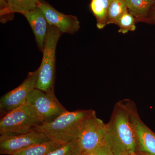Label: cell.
I'll return each instance as SVG.
<instances>
[{
    "label": "cell",
    "instance_id": "obj_1",
    "mask_svg": "<svg viewBox=\"0 0 155 155\" xmlns=\"http://www.w3.org/2000/svg\"><path fill=\"white\" fill-rule=\"evenodd\" d=\"M128 100L116 103L107 123L104 144L114 155H130L138 152Z\"/></svg>",
    "mask_w": 155,
    "mask_h": 155
},
{
    "label": "cell",
    "instance_id": "obj_2",
    "mask_svg": "<svg viewBox=\"0 0 155 155\" xmlns=\"http://www.w3.org/2000/svg\"><path fill=\"white\" fill-rule=\"evenodd\" d=\"M93 110L67 111L52 122L42 123L33 130L41 132L50 140L62 144L76 141Z\"/></svg>",
    "mask_w": 155,
    "mask_h": 155
},
{
    "label": "cell",
    "instance_id": "obj_3",
    "mask_svg": "<svg viewBox=\"0 0 155 155\" xmlns=\"http://www.w3.org/2000/svg\"><path fill=\"white\" fill-rule=\"evenodd\" d=\"M62 33L54 26H49L42 51V60L38 68V78L35 87L45 92L54 93L56 50Z\"/></svg>",
    "mask_w": 155,
    "mask_h": 155
},
{
    "label": "cell",
    "instance_id": "obj_4",
    "mask_svg": "<svg viewBox=\"0 0 155 155\" xmlns=\"http://www.w3.org/2000/svg\"><path fill=\"white\" fill-rule=\"evenodd\" d=\"M41 124L35 111L26 102L3 116L0 120V134L11 136L27 133Z\"/></svg>",
    "mask_w": 155,
    "mask_h": 155
},
{
    "label": "cell",
    "instance_id": "obj_5",
    "mask_svg": "<svg viewBox=\"0 0 155 155\" xmlns=\"http://www.w3.org/2000/svg\"><path fill=\"white\" fill-rule=\"evenodd\" d=\"M26 102L32 108L41 124L52 122L67 111L54 93L45 92L36 88L31 92Z\"/></svg>",
    "mask_w": 155,
    "mask_h": 155
},
{
    "label": "cell",
    "instance_id": "obj_6",
    "mask_svg": "<svg viewBox=\"0 0 155 155\" xmlns=\"http://www.w3.org/2000/svg\"><path fill=\"white\" fill-rule=\"evenodd\" d=\"M107 124L97 116L95 111L87 119L76 140L83 153L91 155L104 145Z\"/></svg>",
    "mask_w": 155,
    "mask_h": 155
},
{
    "label": "cell",
    "instance_id": "obj_7",
    "mask_svg": "<svg viewBox=\"0 0 155 155\" xmlns=\"http://www.w3.org/2000/svg\"><path fill=\"white\" fill-rule=\"evenodd\" d=\"M38 73L39 68L29 72L20 85L1 97L0 111L3 116L26 103L28 95L36 87Z\"/></svg>",
    "mask_w": 155,
    "mask_h": 155
},
{
    "label": "cell",
    "instance_id": "obj_8",
    "mask_svg": "<svg viewBox=\"0 0 155 155\" xmlns=\"http://www.w3.org/2000/svg\"><path fill=\"white\" fill-rule=\"evenodd\" d=\"M50 140L45 134L32 130L24 134L0 137V153L13 155L32 146Z\"/></svg>",
    "mask_w": 155,
    "mask_h": 155
},
{
    "label": "cell",
    "instance_id": "obj_9",
    "mask_svg": "<svg viewBox=\"0 0 155 155\" xmlns=\"http://www.w3.org/2000/svg\"><path fill=\"white\" fill-rule=\"evenodd\" d=\"M130 119L137 143V151L146 155H155V132L143 122L133 101L128 99Z\"/></svg>",
    "mask_w": 155,
    "mask_h": 155
},
{
    "label": "cell",
    "instance_id": "obj_10",
    "mask_svg": "<svg viewBox=\"0 0 155 155\" xmlns=\"http://www.w3.org/2000/svg\"><path fill=\"white\" fill-rule=\"evenodd\" d=\"M38 7L44 14L49 25L58 28L62 33L73 34L79 30L80 23L75 16L59 12L45 2H41Z\"/></svg>",
    "mask_w": 155,
    "mask_h": 155
},
{
    "label": "cell",
    "instance_id": "obj_11",
    "mask_svg": "<svg viewBox=\"0 0 155 155\" xmlns=\"http://www.w3.org/2000/svg\"><path fill=\"white\" fill-rule=\"evenodd\" d=\"M23 15L29 22L39 49L41 51H42L49 26L44 14L38 7Z\"/></svg>",
    "mask_w": 155,
    "mask_h": 155
},
{
    "label": "cell",
    "instance_id": "obj_12",
    "mask_svg": "<svg viewBox=\"0 0 155 155\" xmlns=\"http://www.w3.org/2000/svg\"><path fill=\"white\" fill-rule=\"evenodd\" d=\"M128 11L133 15L137 22H145L150 11L155 5V0H124Z\"/></svg>",
    "mask_w": 155,
    "mask_h": 155
},
{
    "label": "cell",
    "instance_id": "obj_13",
    "mask_svg": "<svg viewBox=\"0 0 155 155\" xmlns=\"http://www.w3.org/2000/svg\"><path fill=\"white\" fill-rule=\"evenodd\" d=\"M112 0H91V9L97 20V26L101 29L107 25L108 9Z\"/></svg>",
    "mask_w": 155,
    "mask_h": 155
},
{
    "label": "cell",
    "instance_id": "obj_14",
    "mask_svg": "<svg viewBox=\"0 0 155 155\" xmlns=\"http://www.w3.org/2000/svg\"><path fill=\"white\" fill-rule=\"evenodd\" d=\"M63 145L50 140L29 147L13 155H47Z\"/></svg>",
    "mask_w": 155,
    "mask_h": 155
},
{
    "label": "cell",
    "instance_id": "obj_15",
    "mask_svg": "<svg viewBox=\"0 0 155 155\" xmlns=\"http://www.w3.org/2000/svg\"><path fill=\"white\" fill-rule=\"evenodd\" d=\"M11 13L22 14L38 7L40 0H4Z\"/></svg>",
    "mask_w": 155,
    "mask_h": 155
},
{
    "label": "cell",
    "instance_id": "obj_16",
    "mask_svg": "<svg viewBox=\"0 0 155 155\" xmlns=\"http://www.w3.org/2000/svg\"><path fill=\"white\" fill-rule=\"evenodd\" d=\"M128 11L124 0H113L108 9L107 25L116 24L123 14Z\"/></svg>",
    "mask_w": 155,
    "mask_h": 155
},
{
    "label": "cell",
    "instance_id": "obj_17",
    "mask_svg": "<svg viewBox=\"0 0 155 155\" xmlns=\"http://www.w3.org/2000/svg\"><path fill=\"white\" fill-rule=\"evenodd\" d=\"M136 22L137 21L135 17L127 11L119 18L116 25L119 27V32L125 34L128 31H135L136 28Z\"/></svg>",
    "mask_w": 155,
    "mask_h": 155
},
{
    "label": "cell",
    "instance_id": "obj_18",
    "mask_svg": "<svg viewBox=\"0 0 155 155\" xmlns=\"http://www.w3.org/2000/svg\"><path fill=\"white\" fill-rule=\"evenodd\" d=\"M47 155H86L81 151L76 141L63 144Z\"/></svg>",
    "mask_w": 155,
    "mask_h": 155
},
{
    "label": "cell",
    "instance_id": "obj_19",
    "mask_svg": "<svg viewBox=\"0 0 155 155\" xmlns=\"http://www.w3.org/2000/svg\"><path fill=\"white\" fill-rule=\"evenodd\" d=\"M91 155H114L111 153L110 151L106 146L103 145L102 146L99 148L94 153Z\"/></svg>",
    "mask_w": 155,
    "mask_h": 155
},
{
    "label": "cell",
    "instance_id": "obj_20",
    "mask_svg": "<svg viewBox=\"0 0 155 155\" xmlns=\"http://www.w3.org/2000/svg\"><path fill=\"white\" fill-rule=\"evenodd\" d=\"M145 22L155 24V5L152 8Z\"/></svg>",
    "mask_w": 155,
    "mask_h": 155
},
{
    "label": "cell",
    "instance_id": "obj_21",
    "mask_svg": "<svg viewBox=\"0 0 155 155\" xmlns=\"http://www.w3.org/2000/svg\"><path fill=\"white\" fill-rule=\"evenodd\" d=\"M146 155L142 153L139 152H137L134 153L132 154H131V155Z\"/></svg>",
    "mask_w": 155,
    "mask_h": 155
},
{
    "label": "cell",
    "instance_id": "obj_22",
    "mask_svg": "<svg viewBox=\"0 0 155 155\" xmlns=\"http://www.w3.org/2000/svg\"><path fill=\"white\" fill-rule=\"evenodd\" d=\"M112 1H113V0H112Z\"/></svg>",
    "mask_w": 155,
    "mask_h": 155
},
{
    "label": "cell",
    "instance_id": "obj_23",
    "mask_svg": "<svg viewBox=\"0 0 155 155\" xmlns=\"http://www.w3.org/2000/svg\"></svg>",
    "mask_w": 155,
    "mask_h": 155
}]
</instances>
